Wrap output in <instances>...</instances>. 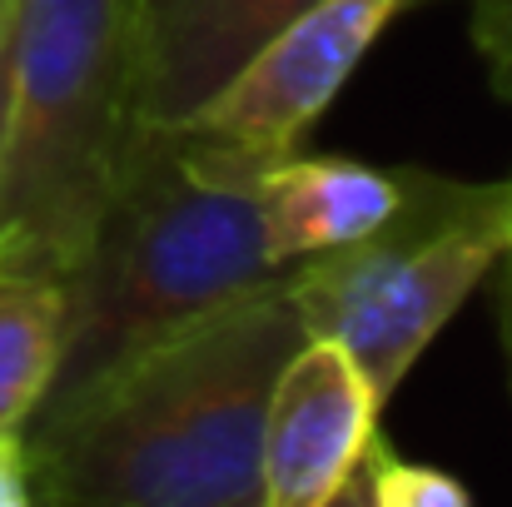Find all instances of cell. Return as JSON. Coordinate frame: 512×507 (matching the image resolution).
Wrapping results in <instances>:
<instances>
[{
  "mask_svg": "<svg viewBox=\"0 0 512 507\" xmlns=\"http://www.w3.org/2000/svg\"><path fill=\"white\" fill-rule=\"evenodd\" d=\"M304 338L279 279L120 353L20 428L35 503L264 507V403Z\"/></svg>",
  "mask_w": 512,
  "mask_h": 507,
  "instance_id": "1",
  "label": "cell"
},
{
  "mask_svg": "<svg viewBox=\"0 0 512 507\" xmlns=\"http://www.w3.org/2000/svg\"><path fill=\"white\" fill-rule=\"evenodd\" d=\"M259 169L189 125L140 130L80 259L60 279L65 338L45 403L120 353L289 279L264 254Z\"/></svg>",
  "mask_w": 512,
  "mask_h": 507,
  "instance_id": "2",
  "label": "cell"
},
{
  "mask_svg": "<svg viewBox=\"0 0 512 507\" xmlns=\"http://www.w3.org/2000/svg\"><path fill=\"white\" fill-rule=\"evenodd\" d=\"M140 130L135 0H10L0 269L65 279Z\"/></svg>",
  "mask_w": 512,
  "mask_h": 507,
  "instance_id": "3",
  "label": "cell"
},
{
  "mask_svg": "<svg viewBox=\"0 0 512 507\" xmlns=\"http://www.w3.org/2000/svg\"><path fill=\"white\" fill-rule=\"evenodd\" d=\"M508 239L512 179L463 184L413 169L388 224L289 269V299L309 338H334L388 408Z\"/></svg>",
  "mask_w": 512,
  "mask_h": 507,
  "instance_id": "4",
  "label": "cell"
},
{
  "mask_svg": "<svg viewBox=\"0 0 512 507\" xmlns=\"http://www.w3.org/2000/svg\"><path fill=\"white\" fill-rule=\"evenodd\" d=\"M408 5L413 0H314L184 125L259 165L294 155Z\"/></svg>",
  "mask_w": 512,
  "mask_h": 507,
  "instance_id": "5",
  "label": "cell"
},
{
  "mask_svg": "<svg viewBox=\"0 0 512 507\" xmlns=\"http://www.w3.org/2000/svg\"><path fill=\"white\" fill-rule=\"evenodd\" d=\"M378 393L334 338H304L274 373L259 433L264 507L339 503L348 473L378 433Z\"/></svg>",
  "mask_w": 512,
  "mask_h": 507,
  "instance_id": "6",
  "label": "cell"
},
{
  "mask_svg": "<svg viewBox=\"0 0 512 507\" xmlns=\"http://www.w3.org/2000/svg\"><path fill=\"white\" fill-rule=\"evenodd\" d=\"M314 0H135L140 120L184 125Z\"/></svg>",
  "mask_w": 512,
  "mask_h": 507,
  "instance_id": "7",
  "label": "cell"
},
{
  "mask_svg": "<svg viewBox=\"0 0 512 507\" xmlns=\"http://www.w3.org/2000/svg\"><path fill=\"white\" fill-rule=\"evenodd\" d=\"M413 169H373L358 160L284 155L254 174V214L264 254L279 269L329 254L388 224L408 194Z\"/></svg>",
  "mask_w": 512,
  "mask_h": 507,
  "instance_id": "8",
  "label": "cell"
},
{
  "mask_svg": "<svg viewBox=\"0 0 512 507\" xmlns=\"http://www.w3.org/2000/svg\"><path fill=\"white\" fill-rule=\"evenodd\" d=\"M65 338L60 279L0 269V433H20L45 403Z\"/></svg>",
  "mask_w": 512,
  "mask_h": 507,
  "instance_id": "9",
  "label": "cell"
},
{
  "mask_svg": "<svg viewBox=\"0 0 512 507\" xmlns=\"http://www.w3.org/2000/svg\"><path fill=\"white\" fill-rule=\"evenodd\" d=\"M339 503H368V507H468L473 488L463 478H453L448 468L433 463H413L403 458L383 433L368 438L358 468L348 473Z\"/></svg>",
  "mask_w": 512,
  "mask_h": 507,
  "instance_id": "10",
  "label": "cell"
},
{
  "mask_svg": "<svg viewBox=\"0 0 512 507\" xmlns=\"http://www.w3.org/2000/svg\"><path fill=\"white\" fill-rule=\"evenodd\" d=\"M473 45L493 90L512 100V0H473Z\"/></svg>",
  "mask_w": 512,
  "mask_h": 507,
  "instance_id": "11",
  "label": "cell"
},
{
  "mask_svg": "<svg viewBox=\"0 0 512 507\" xmlns=\"http://www.w3.org/2000/svg\"><path fill=\"white\" fill-rule=\"evenodd\" d=\"M35 503L30 493V453L20 433H0V507Z\"/></svg>",
  "mask_w": 512,
  "mask_h": 507,
  "instance_id": "12",
  "label": "cell"
},
{
  "mask_svg": "<svg viewBox=\"0 0 512 507\" xmlns=\"http://www.w3.org/2000/svg\"><path fill=\"white\" fill-rule=\"evenodd\" d=\"M503 259H508V284H503V334H508V378H512V239H508V249H503Z\"/></svg>",
  "mask_w": 512,
  "mask_h": 507,
  "instance_id": "13",
  "label": "cell"
},
{
  "mask_svg": "<svg viewBox=\"0 0 512 507\" xmlns=\"http://www.w3.org/2000/svg\"><path fill=\"white\" fill-rule=\"evenodd\" d=\"M5 35H10V0H0V110H5Z\"/></svg>",
  "mask_w": 512,
  "mask_h": 507,
  "instance_id": "14",
  "label": "cell"
}]
</instances>
